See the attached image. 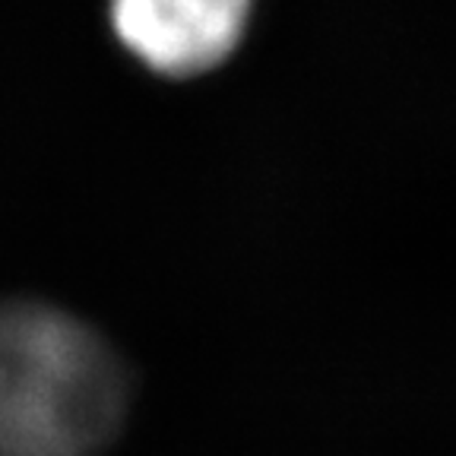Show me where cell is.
<instances>
[{
  "instance_id": "cell-1",
  "label": "cell",
  "mask_w": 456,
  "mask_h": 456,
  "mask_svg": "<svg viewBox=\"0 0 456 456\" xmlns=\"http://www.w3.org/2000/svg\"><path fill=\"white\" fill-rule=\"evenodd\" d=\"M127 374L73 314L0 305V456H95L121 428Z\"/></svg>"
},
{
  "instance_id": "cell-2",
  "label": "cell",
  "mask_w": 456,
  "mask_h": 456,
  "mask_svg": "<svg viewBox=\"0 0 456 456\" xmlns=\"http://www.w3.org/2000/svg\"><path fill=\"white\" fill-rule=\"evenodd\" d=\"M254 0H111L118 42L162 77H200L241 42Z\"/></svg>"
}]
</instances>
